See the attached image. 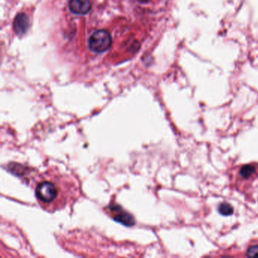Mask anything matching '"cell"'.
Masks as SVG:
<instances>
[{
	"instance_id": "obj_1",
	"label": "cell",
	"mask_w": 258,
	"mask_h": 258,
	"mask_svg": "<svg viewBox=\"0 0 258 258\" xmlns=\"http://www.w3.org/2000/svg\"><path fill=\"white\" fill-rule=\"evenodd\" d=\"M257 179L258 163H249L237 167L232 177V183L237 190L245 192Z\"/></svg>"
},
{
	"instance_id": "obj_2",
	"label": "cell",
	"mask_w": 258,
	"mask_h": 258,
	"mask_svg": "<svg viewBox=\"0 0 258 258\" xmlns=\"http://www.w3.org/2000/svg\"><path fill=\"white\" fill-rule=\"evenodd\" d=\"M59 194L56 184L52 181L43 180L37 184L35 195L39 202L45 205L53 203Z\"/></svg>"
},
{
	"instance_id": "obj_3",
	"label": "cell",
	"mask_w": 258,
	"mask_h": 258,
	"mask_svg": "<svg viewBox=\"0 0 258 258\" xmlns=\"http://www.w3.org/2000/svg\"><path fill=\"white\" fill-rule=\"evenodd\" d=\"M112 40L108 31L104 30L95 31L89 39V47L93 52L102 53L111 47Z\"/></svg>"
},
{
	"instance_id": "obj_4",
	"label": "cell",
	"mask_w": 258,
	"mask_h": 258,
	"mask_svg": "<svg viewBox=\"0 0 258 258\" xmlns=\"http://www.w3.org/2000/svg\"><path fill=\"white\" fill-rule=\"evenodd\" d=\"M108 209L109 211L110 215L115 221L126 226H133L135 224L134 217L131 214L125 211L120 205L117 204H111L108 205Z\"/></svg>"
},
{
	"instance_id": "obj_5",
	"label": "cell",
	"mask_w": 258,
	"mask_h": 258,
	"mask_svg": "<svg viewBox=\"0 0 258 258\" xmlns=\"http://www.w3.org/2000/svg\"><path fill=\"white\" fill-rule=\"evenodd\" d=\"M69 9L76 15L87 14L91 10L90 0H70Z\"/></svg>"
},
{
	"instance_id": "obj_6",
	"label": "cell",
	"mask_w": 258,
	"mask_h": 258,
	"mask_svg": "<svg viewBox=\"0 0 258 258\" xmlns=\"http://www.w3.org/2000/svg\"><path fill=\"white\" fill-rule=\"evenodd\" d=\"M29 19L26 15L20 13L16 16L13 23L15 32L19 36H23L29 28Z\"/></svg>"
},
{
	"instance_id": "obj_7",
	"label": "cell",
	"mask_w": 258,
	"mask_h": 258,
	"mask_svg": "<svg viewBox=\"0 0 258 258\" xmlns=\"http://www.w3.org/2000/svg\"><path fill=\"white\" fill-rule=\"evenodd\" d=\"M218 211L222 215H231L233 213V208L230 204L223 202V203L220 204V205H219Z\"/></svg>"
},
{
	"instance_id": "obj_8",
	"label": "cell",
	"mask_w": 258,
	"mask_h": 258,
	"mask_svg": "<svg viewBox=\"0 0 258 258\" xmlns=\"http://www.w3.org/2000/svg\"><path fill=\"white\" fill-rule=\"evenodd\" d=\"M245 256H258V241H252L245 250Z\"/></svg>"
}]
</instances>
